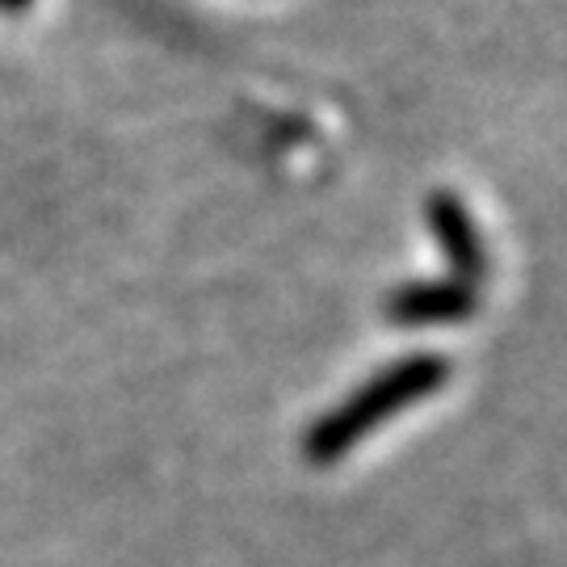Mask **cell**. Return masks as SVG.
<instances>
[{"mask_svg":"<svg viewBox=\"0 0 567 567\" xmlns=\"http://www.w3.org/2000/svg\"><path fill=\"white\" fill-rule=\"evenodd\" d=\"M30 4H34V0H0V13H9V18H21Z\"/></svg>","mask_w":567,"mask_h":567,"instance_id":"obj_4","label":"cell"},{"mask_svg":"<svg viewBox=\"0 0 567 567\" xmlns=\"http://www.w3.org/2000/svg\"><path fill=\"white\" fill-rule=\"evenodd\" d=\"M450 374H454L450 358L433 353V349H416V353H404L395 362L379 365L362 386H353L344 395L341 404L328 408L320 421H311V429L303 433V458L311 466L341 463L349 450L362 446V437H370L391 416L437 395L450 383Z\"/></svg>","mask_w":567,"mask_h":567,"instance_id":"obj_1","label":"cell"},{"mask_svg":"<svg viewBox=\"0 0 567 567\" xmlns=\"http://www.w3.org/2000/svg\"><path fill=\"white\" fill-rule=\"evenodd\" d=\"M480 311V290L458 278H412L383 295V320L395 328L463 324Z\"/></svg>","mask_w":567,"mask_h":567,"instance_id":"obj_2","label":"cell"},{"mask_svg":"<svg viewBox=\"0 0 567 567\" xmlns=\"http://www.w3.org/2000/svg\"><path fill=\"white\" fill-rule=\"evenodd\" d=\"M425 227L437 240V252L446 257L450 278L466 286H480L487 278V248L475 227V215L454 189H433L425 198Z\"/></svg>","mask_w":567,"mask_h":567,"instance_id":"obj_3","label":"cell"}]
</instances>
